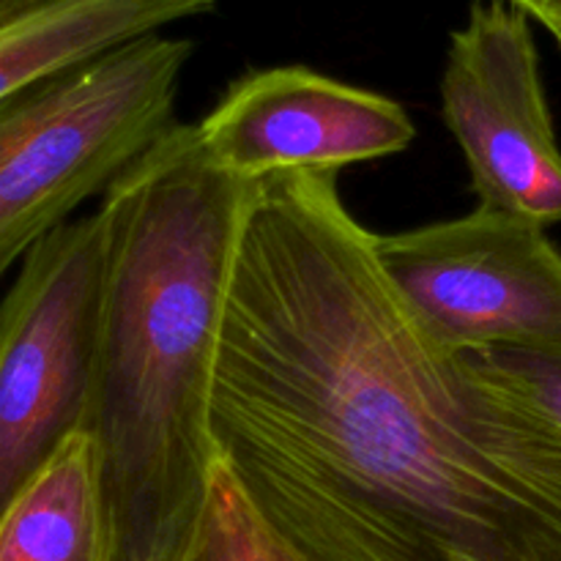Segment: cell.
I'll return each instance as SVG.
<instances>
[{
  "instance_id": "obj_10",
  "label": "cell",
  "mask_w": 561,
  "mask_h": 561,
  "mask_svg": "<svg viewBox=\"0 0 561 561\" xmlns=\"http://www.w3.org/2000/svg\"><path fill=\"white\" fill-rule=\"evenodd\" d=\"M192 561H307L252 507L247 493L222 466L214 471L206 520Z\"/></svg>"
},
{
  "instance_id": "obj_6",
  "label": "cell",
  "mask_w": 561,
  "mask_h": 561,
  "mask_svg": "<svg viewBox=\"0 0 561 561\" xmlns=\"http://www.w3.org/2000/svg\"><path fill=\"white\" fill-rule=\"evenodd\" d=\"M442 115L458 140L477 206L561 222V148L529 16L507 0H474L453 33Z\"/></svg>"
},
{
  "instance_id": "obj_7",
  "label": "cell",
  "mask_w": 561,
  "mask_h": 561,
  "mask_svg": "<svg viewBox=\"0 0 561 561\" xmlns=\"http://www.w3.org/2000/svg\"><path fill=\"white\" fill-rule=\"evenodd\" d=\"M195 131L214 168L255 184L394 157L416 137L398 102L305 66L241 77Z\"/></svg>"
},
{
  "instance_id": "obj_2",
  "label": "cell",
  "mask_w": 561,
  "mask_h": 561,
  "mask_svg": "<svg viewBox=\"0 0 561 561\" xmlns=\"http://www.w3.org/2000/svg\"><path fill=\"white\" fill-rule=\"evenodd\" d=\"M255 181L175 124L107 192V274L85 436L107 561H192L219 455L211 431L225 299Z\"/></svg>"
},
{
  "instance_id": "obj_11",
  "label": "cell",
  "mask_w": 561,
  "mask_h": 561,
  "mask_svg": "<svg viewBox=\"0 0 561 561\" xmlns=\"http://www.w3.org/2000/svg\"><path fill=\"white\" fill-rule=\"evenodd\" d=\"M466 370L561 433V343L499 345L458 356Z\"/></svg>"
},
{
  "instance_id": "obj_4",
  "label": "cell",
  "mask_w": 561,
  "mask_h": 561,
  "mask_svg": "<svg viewBox=\"0 0 561 561\" xmlns=\"http://www.w3.org/2000/svg\"><path fill=\"white\" fill-rule=\"evenodd\" d=\"M107 274L104 211L38 241L0 299V518L88 427Z\"/></svg>"
},
{
  "instance_id": "obj_5",
  "label": "cell",
  "mask_w": 561,
  "mask_h": 561,
  "mask_svg": "<svg viewBox=\"0 0 561 561\" xmlns=\"http://www.w3.org/2000/svg\"><path fill=\"white\" fill-rule=\"evenodd\" d=\"M546 230L477 206L376 236V255L403 310L442 354L561 343V252Z\"/></svg>"
},
{
  "instance_id": "obj_12",
  "label": "cell",
  "mask_w": 561,
  "mask_h": 561,
  "mask_svg": "<svg viewBox=\"0 0 561 561\" xmlns=\"http://www.w3.org/2000/svg\"><path fill=\"white\" fill-rule=\"evenodd\" d=\"M513 3L515 9L524 11L526 16H535L537 22H548V20H561V0H507Z\"/></svg>"
},
{
  "instance_id": "obj_8",
  "label": "cell",
  "mask_w": 561,
  "mask_h": 561,
  "mask_svg": "<svg viewBox=\"0 0 561 561\" xmlns=\"http://www.w3.org/2000/svg\"><path fill=\"white\" fill-rule=\"evenodd\" d=\"M214 9L217 0H47L0 27V102Z\"/></svg>"
},
{
  "instance_id": "obj_3",
  "label": "cell",
  "mask_w": 561,
  "mask_h": 561,
  "mask_svg": "<svg viewBox=\"0 0 561 561\" xmlns=\"http://www.w3.org/2000/svg\"><path fill=\"white\" fill-rule=\"evenodd\" d=\"M190 38H137L0 102V283L175 126Z\"/></svg>"
},
{
  "instance_id": "obj_9",
  "label": "cell",
  "mask_w": 561,
  "mask_h": 561,
  "mask_svg": "<svg viewBox=\"0 0 561 561\" xmlns=\"http://www.w3.org/2000/svg\"><path fill=\"white\" fill-rule=\"evenodd\" d=\"M0 561H107L91 438L66 444L0 518Z\"/></svg>"
},
{
  "instance_id": "obj_13",
  "label": "cell",
  "mask_w": 561,
  "mask_h": 561,
  "mask_svg": "<svg viewBox=\"0 0 561 561\" xmlns=\"http://www.w3.org/2000/svg\"><path fill=\"white\" fill-rule=\"evenodd\" d=\"M47 3V0H0V27L5 25V22L16 20V16L27 14L31 9H36V5Z\"/></svg>"
},
{
  "instance_id": "obj_14",
  "label": "cell",
  "mask_w": 561,
  "mask_h": 561,
  "mask_svg": "<svg viewBox=\"0 0 561 561\" xmlns=\"http://www.w3.org/2000/svg\"><path fill=\"white\" fill-rule=\"evenodd\" d=\"M542 25H546L548 31L553 33V38L561 44V20H548V22H542Z\"/></svg>"
},
{
  "instance_id": "obj_1",
  "label": "cell",
  "mask_w": 561,
  "mask_h": 561,
  "mask_svg": "<svg viewBox=\"0 0 561 561\" xmlns=\"http://www.w3.org/2000/svg\"><path fill=\"white\" fill-rule=\"evenodd\" d=\"M211 431L307 561H561V433L422 337L337 173L255 186Z\"/></svg>"
}]
</instances>
